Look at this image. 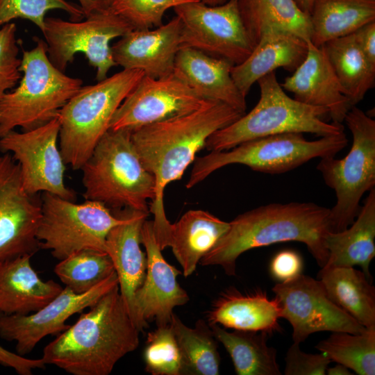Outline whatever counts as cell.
<instances>
[{"label": "cell", "mask_w": 375, "mask_h": 375, "mask_svg": "<svg viewBox=\"0 0 375 375\" xmlns=\"http://www.w3.org/2000/svg\"><path fill=\"white\" fill-rule=\"evenodd\" d=\"M299 8L307 15H310L315 0H294Z\"/></svg>", "instance_id": "46"}, {"label": "cell", "mask_w": 375, "mask_h": 375, "mask_svg": "<svg viewBox=\"0 0 375 375\" xmlns=\"http://www.w3.org/2000/svg\"><path fill=\"white\" fill-rule=\"evenodd\" d=\"M121 213L123 221L106 237V252L113 263L120 294L135 323V293L144 281L147 265V254L140 247L141 228L149 213L130 208Z\"/></svg>", "instance_id": "21"}, {"label": "cell", "mask_w": 375, "mask_h": 375, "mask_svg": "<svg viewBox=\"0 0 375 375\" xmlns=\"http://www.w3.org/2000/svg\"><path fill=\"white\" fill-rule=\"evenodd\" d=\"M303 268L301 256L295 251L285 249L277 253L272 260L270 272L281 282L291 280L300 274Z\"/></svg>", "instance_id": "41"}, {"label": "cell", "mask_w": 375, "mask_h": 375, "mask_svg": "<svg viewBox=\"0 0 375 375\" xmlns=\"http://www.w3.org/2000/svg\"><path fill=\"white\" fill-rule=\"evenodd\" d=\"M115 272L109 255L93 249L74 253L59 260L54 267L65 287L77 294L89 291Z\"/></svg>", "instance_id": "35"}, {"label": "cell", "mask_w": 375, "mask_h": 375, "mask_svg": "<svg viewBox=\"0 0 375 375\" xmlns=\"http://www.w3.org/2000/svg\"><path fill=\"white\" fill-rule=\"evenodd\" d=\"M344 122L353 137L350 151L342 159L320 158L317 166L337 197L328 216V231L332 233L353 222L361 208L360 199L375 185V120L354 106Z\"/></svg>", "instance_id": "9"}, {"label": "cell", "mask_w": 375, "mask_h": 375, "mask_svg": "<svg viewBox=\"0 0 375 375\" xmlns=\"http://www.w3.org/2000/svg\"><path fill=\"white\" fill-rule=\"evenodd\" d=\"M299 343L289 347L285 358V375H325L331 360L327 355L303 352Z\"/></svg>", "instance_id": "40"}, {"label": "cell", "mask_w": 375, "mask_h": 375, "mask_svg": "<svg viewBox=\"0 0 375 375\" xmlns=\"http://www.w3.org/2000/svg\"><path fill=\"white\" fill-rule=\"evenodd\" d=\"M281 310V318L292 327L294 342L301 343L320 331L357 334L366 329L335 304L320 280L300 274L272 289Z\"/></svg>", "instance_id": "14"}, {"label": "cell", "mask_w": 375, "mask_h": 375, "mask_svg": "<svg viewBox=\"0 0 375 375\" xmlns=\"http://www.w3.org/2000/svg\"><path fill=\"white\" fill-rule=\"evenodd\" d=\"M81 169L85 200L99 201L115 210L149 213L148 199L155 197V178L142 164L131 131L109 129Z\"/></svg>", "instance_id": "5"}, {"label": "cell", "mask_w": 375, "mask_h": 375, "mask_svg": "<svg viewBox=\"0 0 375 375\" xmlns=\"http://www.w3.org/2000/svg\"><path fill=\"white\" fill-rule=\"evenodd\" d=\"M210 325V324H209ZM212 333L230 355L238 375H281L276 350L268 346L264 332L234 330L210 325Z\"/></svg>", "instance_id": "31"}, {"label": "cell", "mask_w": 375, "mask_h": 375, "mask_svg": "<svg viewBox=\"0 0 375 375\" xmlns=\"http://www.w3.org/2000/svg\"><path fill=\"white\" fill-rule=\"evenodd\" d=\"M141 244L146 250L147 265L144 281L134 297L135 323L142 331L147 322L158 326L170 324L174 308L190 299L177 281L181 271L169 264L158 246L153 222L145 220L141 228Z\"/></svg>", "instance_id": "18"}, {"label": "cell", "mask_w": 375, "mask_h": 375, "mask_svg": "<svg viewBox=\"0 0 375 375\" xmlns=\"http://www.w3.org/2000/svg\"><path fill=\"white\" fill-rule=\"evenodd\" d=\"M229 61L183 47L175 58L173 74L201 98L224 103L244 114L245 97L231 76Z\"/></svg>", "instance_id": "22"}, {"label": "cell", "mask_w": 375, "mask_h": 375, "mask_svg": "<svg viewBox=\"0 0 375 375\" xmlns=\"http://www.w3.org/2000/svg\"><path fill=\"white\" fill-rule=\"evenodd\" d=\"M61 10L75 20L85 17L81 6L67 0H0V27L17 19L33 22L42 32L46 14Z\"/></svg>", "instance_id": "38"}, {"label": "cell", "mask_w": 375, "mask_h": 375, "mask_svg": "<svg viewBox=\"0 0 375 375\" xmlns=\"http://www.w3.org/2000/svg\"><path fill=\"white\" fill-rule=\"evenodd\" d=\"M143 358L149 374L182 375L181 353L170 324L148 333Z\"/></svg>", "instance_id": "36"}, {"label": "cell", "mask_w": 375, "mask_h": 375, "mask_svg": "<svg viewBox=\"0 0 375 375\" xmlns=\"http://www.w3.org/2000/svg\"><path fill=\"white\" fill-rule=\"evenodd\" d=\"M116 272L89 291L77 294L65 287L45 306L28 315L0 314V337L15 342L16 351L20 356L31 353L46 336L58 335L67 329V319L82 312L101 297L118 285Z\"/></svg>", "instance_id": "15"}, {"label": "cell", "mask_w": 375, "mask_h": 375, "mask_svg": "<svg viewBox=\"0 0 375 375\" xmlns=\"http://www.w3.org/2000/svg\"><path fill=\"white\" fill-rule=\"evenodd\" d=\"M309 16L310 42L319 47L374 22L375 0H315Z\"/></svg>", "instance_id": "29"}, {"label": "cell", "mask_w": 375, "mask_h": 375, "mask_svg": "<svg viewBox=\"0 0 375 375\" xmlns=\"http://www.w3.org/2000/svg\"><path fill=\"white\" fill-rule=\"evenodd\" d=\"M375 188L369 191L353 222L340 232H328V260L321 269L360 266L372 281L369 267L375 256Z\"/></svg>", "instance_id": "26"}, {"label": "cell", "mask_w": 375, "mask_h": 375, "mask_svg": "<svg viewBox=\"0 0 375 375\" xmlns=\"http://www.w3.org/2000/svg\"><path fill=\"white\" fill-rule=\"evenodd\" d=\"M83 21H67L46 17L42 34L51 63L64 72L74 56L82 53L89 64L97 69L96 79L108 77L110 69L117 66L110 45L133 28L124 19L105 8L92 13Z\"/></svg>", "instance_id": "11"}, {"label": "cell", "mask_w": 375, "mask_h": 375, "mask_svg": "<svg viewBox=\"0 0 375 375\" xmlns=\"http://www.w3.org/2000/svg\"><path fill=\"white\" fill-rule=\"evenodd\" d=\"M206 101L174 74L159 78L144 75L115 112L110 129L133 131L192 112Z\"/></svg>", "instance_id": "16"}, {"label": "cell", "mask_w": 375, "mask_h": 375, "mask_svg": "<svg viewBox=\"0 0 375 375\" xmlns=\"http://www.w3.org/2000/svg\"><path fill=\"white\" fill-rule=\"evenodd\" d=\"M0 365L14 369L19 375H31L36 369L46 365L42 358L31 359L13 353L0 345Z\"/></svg>", "instance_id": "42"}, {"label": "cell", "mask_w": 375, "mask_h": 375, "mask_svg": "<svg viewBox=\"0 0 375 375\" xmlns=\"http://www.w3.org/2000/svg\"><path fill=\"white\" fill-rule=\"evenodd\" d=\"M330 209L313 203H269L247 211L229 222L227 231L201 259L203 266H220L235 276L236 261L244 252L278 242L306 245L322 268L328 257L325 236Z\"/></svg>", "instance_id": "3"}, {"label": "cell", "mask_w": 375, "mask_h": 375, "mask_svg": "<svg viewBox=\"0 0 375 375\" xmlns=\"http://www.w3.org/2000/svg\"><path fill=\"white\" fill-rule=\"evenodd\" d=\"M144 75L139 69H123L96 84L81 86L59 110V148L66 165L81 169Z\"/></svg>", "instance_id": "6"}, {"label": "cell", "mask_w": 375, "mask_h": 375, "mask_svg": "<svg viewBox=\"0 0 375 375\" xmlns=\"http://www.w3.org/2000/svg\"><path fill=\"white\" fill-rule=\"evenodd\" d=\"M24 190L19 165L8 153L0 156V262L40 249L37 231L40 203Z\"/></svg>", "instance_id": "17"}, {"label": "cell", "mask_w": 375, "mask_h": 375, "mask_svg": "<svg viewBox=\"0 0 375 375\" xmlns=\"http://www.w3.org/2000/svg\"><path fill=\"white\" fill-rule=\"evenodd\" d=\"M320 281L329 298L365 328L375 326V288L353 267L321 269Z\"/></svg>", "instance_id": "30"}, {"label": "cell", "mask_w": 375, "mask_h": 375, "mask_svg": "<svg viewBox=\"0 0 375 375\" xmlns=\"http://www.w3.org/2000/svg\"><path fill=\"white\" fill-rule=\"evenodd\" d=\"M257 83L260 98L256 105L249 113L209 136L205 144L208 151L228 150L248 140L286 133H308L324 137L344 132L342 124L324 120L329 116L327 109L290 97L278 83L275 72Z\"/></svg>", "instance_id": "4"}, {"label": "cell", "mask_w": 375, "mask_h": 375, "mask_svg": "<svg viewBox=\"0 0 375 375\" xmlns=\"http://www.w3.org/2000/svg\"><path fill=\"white\" fill-rule=\"evenodd\" d=\"M32 256L26 254L0 262V314L36 312L63 289L53 280L40 278L31 265Z\"/></svg>", "instance_id": "24"}, {"label": "cell", "mask_w": 375, "mask_h": 375, "mask_svg": "<svg viewBox=\"0 0 375 375\" xmlns=\"http://www.w3.org/2000/svg\"><path fill=\"white\" fill-rule=\"evenodd\" d=\"M59 131L58 115L28 131L13 130L0 138V151L11 154L19 165L28 194L48 192L74 201V192L65 184L66 164L58 144Z\"/></svg>", "instance_id": "13"}, {"label": "cell", "mask_w": 375, "mask_h": 375, "mask_svg": "<svg viewBox=\"0 0 375 375\" xmlns=\"http://www.w3.org/2000/svg\"><path fill=\"white\" fill-rule=\"evenodd\" d=\"M292 73L281 83L284 90L299 101L327 109L332 122H344L352 106L322 47L308 42L305 59Z\"/></svg>", "instance_id": "20"}, {"label": "cell", "mask_w": 375, "mask_h": 375, "mask_svg": "<svg viewBox=\"0 0 375 375\" xmlns=\"http://www.w3.org/2000/svg\"><path fill=\"white\" fill-rule=\"evenodd\" d=\"M228 228L229 222L201 210H189L172 224L169 247L184 276L194 272L201 259Z\"/></svg>", "instance_id": "27"}, {"label": "cell", "mask_w": 375, "mask_h": 375, "mask_svg": "<svg viewBox=\"0 0 375 375\" xmlns=\"http://www.w3.org/2000/svg\"><path fill=\"white\" fill-rule=\"evenodd\" d=\"M41 217L37 231L40 249L58 260L85 249L106 252L110 231L123 221L103 203L92 200L74 201L43 192Z\"/></svg>", "instance_id": "10"}, {"label": "cell", "mask_w": 375, "mask_h": 375, "mask_svg": "<svg viewBox=\"0 0 375 375\" xmlns=\"http://www.w3.org/2000/svg\"><path fill=\"white\" fill-rule=\"evenodd\" d=\"M181 33L176 15L153 28L133 29L111 46L113 59L123 69H139L155 78L169 76L181 48Z\"/></svg>", "instance_id": "19"}, {"label": "cell", "mask_w": 375, "mask_h": 375, "mask_svg": "<svg viewBox=\"0 0 375 375\" xmlns=\"http://www.w3.org/2000/svg\"><path fill=\"white\" fill-rule=\"evenodd\" d=\"M308 49V42L295 34H267L255 45L246 60L233 66L232 78L246 97L255 83L278 68L293 72L305 59Z\"/></svg>", "instance_id": "25"}, {"label": "cell", "mask_w": 375, "mask_h": 375, "mask_svg": "<svg viewBox=\"0 0 375 375\" xmlns=\"http://www.w3.org/2000/svg\"><path fill=\"white\" fill-rule=\"evenodd\" d=\"M326 374L328 375H351L353 374L349 369L346 366L338 363L334 367H328L326 369Z\"/></svg>", "instance_id": "45"}, {"label": "cell", "mask_w": 375, "mask_h": 375, "mask_svg": "<svg viewBox=\"0 0 375 375\" xmlns=\"http://www.w3.org/2000/svg\"><path fill=\"white\" fill-rule=\"evenodd\" d=\"M140 332L118 285L47 344L41 358L73 375H108L138 348Z\"/></svg>", "instance_id": "2"}, {"label": "cell", "mask_w": 375, "mask_h": 375, "mask_svg": "<svg viewBox=\"0 0 375 375\" xmlns=\"http://www.w3.org/2000/svg\"><path fill=\"white\" fill-rule=\"evenodd\" d=\"M17 26L10 22L0 27V101L22 77Z\"/></svg>", "instance_id": "39"}, {"label": "cell", "mask_w": 375, "mask_h": 375, "mask_svg": "<svg viewBox=\"0 0 375 375\" xmlns=\"http://www.w3.org/2000/svg\"><path fill=\"white\" fill-rule=\"evenodd\" d=\"M173 9L181 23V47L198 49L233 65L252 52L254 44L242 22L238 0L215 6L192 1Z\"/></svg>", "instance_id": "12"}, {"label": "cell", "mask_w": 375, "mask_h": 375, "mask_svg": "<svg viewBox=\"0 0 375 375\" xmlns=\"http://www.w3.org/2000/svg\"><path fill=\"white\" fill-rule=\"evenodd\" d=\"M315 348L359 375L375 374V326L357 334L332 332Z\"/></svg>", "instance_id": "34"}, {"label": "cell", "mask_w": 375, "mask_h": 375, "mask_svg": "<svg viewBox=\"0 0 375 375\" xmlns=\"http://www.w3.org/2000/svg\"><path fill=\"white\" fill-rule=\"evenodd\" d=\"M227 1L228 0H200V1L203 3L210 6L222 5L226 3Z\"/></svg>", "instance_id": "47"}, {"label": "cell", "mask_w": 375, "mask_h": 375, "mask_svg": "<svg viewBox=\"0 0 375 375\" xmlns=\"http://www.w3.org/2000/svg\"><path fill=\"white\" fill-rule=\"evenodd\" d=\"M85 17L104 9L103 0H78Z\"/></svg>", "instance_id": "44"}, {"label": "cell", "mask_w": 375, "mask_h": 375, "mask_svg": "<svg viewBox=\"0 0 375 375\" xmlns=\"http://www.w3.org/2000/svg\"><path fill=\"white\" fill-rule=\"evenodd\" d=\"M200 0H103V8L127 22L133 29L162 25L165 13L183 3Z\"/></svg>", "instance_id": "37"}, {"label": "cell", "mask_w": 375, "mask_h": 375, "mask_svg": "<svg viewBox=\"0 0 375 375\" xmlns=\"http://www.w3.org/2000/svg\"><path fill=\"white\" fill-rule=\"evenodd\" d=\"M170 324L181 353L182 375H218L217 340L208 323L199 319L190 328L174 313Z\"/></svg>", "instance_id": "33"}, {"label": "cell", "mask_w": 375, "mask_h": 375, "mask_svg": "<svg viewBox=\"0 0 375 375\" xmlns=\"http://www.w3.org/2000/svg\"><path fill=\"white\" fill-rule=\"evenodd\" d=\"M240 15L255 45L269 33L288 32L310 42V16L294 0H238Z\"/></svg>", "instance_id": "28"}, {"label": "cell", "mask_w": 375, "mask_h": 375, "mask_svg": "<svg viewBox=\"0 0 375 375\" xmlns=\"http://www.w3.org/2000/svg\"><path fill=\"white\" fill-rule=\"evenodd\" d=\"M34 40V48L23 51L18 86L0 101V138L17 127L28 131L51 121L83 85L51 63L44 40Z\"/></svg>", "instance_id": "7"}, {"label": "cell", "mask_w": 375, "mask_h": 375, "mask_svg": "<svg viewBox=\"0 0 375 375\" xmlns=\"http://www.w3.org/2000/svg\"><path fill=\"white\" fill-rule=\"evenodd\" d=\"M281 310L276 297L261 290L242 293L234 288L222 292L208 312V324L225 328L264 332L269 335L281 329Z\"/></svg>", "instance_id": "23"}, {"label": "cell", "mask_w": 375, "mask_h": 375, "mask_svg": "<svg viewBox=\"0 0 375 375\" xmlns=\"http://www.w3.org/2000/svg\"><path fill=\"white\" fill-rule=\"evenodd\" d=\"M243 115L224 103L207 100L192 112L131 131L140 160L155 178V197L149 212L153 215V232L161 251L169 247L172 226L164 208L165 188L181 178L209 136Z\"/></svg>", "instance_id": "1"}, {"label": "cell", "mask_w": 375, "mask_h": 375, "mask_svg": "<svg viewBox=\"0 0 375 375\" xmlns=\"http://www.w3.org/2000/svg\"><path fill=\"white\" fill-rule=\"evenodd\" d=\"M321 47L351 106H356L374 86L375 66L366 58L353 33Z\"/></svg>", "instance_id": "32"}, {"label": "cell", "mask_w": 375, "mask_h": 375, "mask_svg": "<svg viewBox=\"0 0 375 375\" xmlns=\"http://www.w3.org/2000/svg\"><path fill=\"white\" fill-rule=\"evenodd\" d=\"M353 34L366 58L375 66V21L362 26Z\"/></svg>", "instance_id": "43"}, {"label": "cell", "mask_w": 375, "mask_h": 375, "mask_svg": "<svg viewBox=\"0 0 375 375\" xmlns=\"http://www.w3.org/2000/svg\"><path fill=\"white\" fill-rule=\"evenodd\" d=\"M348 143L344 132L307 140L303 133H286L244 142L228 150L210 151L198 158L186 183L192 188L212 172L231 164H241L267 174L295 169L315 158L335 157Z\"/></svg>", "instance_id": "8"}]
</instances>
